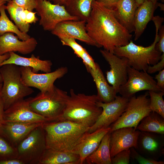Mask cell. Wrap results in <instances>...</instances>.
I'll use <instances>...</instances> for the list:
<instances>
[{"label": "cell", "mask_w": 164, "mask_h": 164, "mask_svg": "<svg viewBox=\"0 0 164 164\" xmlns=\"http://www.w3.org/2000/svg\"><path fill=\"white\" fill-rule=\"evenodd\" d=\"M86 27L98 48L103 47L112 53L116 47L128 44L132 38V35L117 20L112 10L96 0L92 3Z\"/></svg>", "instance_id": "6da1fadb"}, {"label": "cell", "mask_w": 164, "mask_h": 164, "mask_svg": "<svg viewBox=\"0 0 164 164\" xmlns=\"http://www.w3.org/2000/svg\"><path fill=\"white\" fill-rule=\"evenodd\" d=\"M47 148L73 152L90 127L68 120L49 121L42 125Z\"/></svg>", "instance_id": "7a4b0ae2"}, {"label": "cell", "mask_w": 164, "mask_h": 164, "mask_svg": "<svg viewBox=\"0 0 164 164\" xmlns=\"http://www.w3.org/2000/svg\"><path fill=\"white\" fill-rule=\"evenodd\" d=\"M163 19L159 16H154L152 19L156 34L151 45L147 47L137 45L131 40L128 44L116 47L113 53L119 57L127 59L129 66L139 71L147 72L149 66L155 64L161 58L162 53L157 50L156 45L159 40V29Z\"/></svg>", "instance_id": "3957f363"}, {"label": "cell", "mask_w": 164, "mask_h": 164, "mask_svg": "<svg viewBox=\"0 0 164 164\" xmlns=\"http://www.w3.org/2000/svg\"><path fill=\"white\" fill-rule=\"evenodd\" d=\"M70 93L63 113L57 120H68L90 127L102 111L98 106L100 101L97 96L76 94L73 89H70Z\"/></svg>", "instance_id": "277c9868"}, {"label": "cell", "mask_w": 164, "mask_h": 164, "mask_svg": "<svg viewBox=\"0 0 164 164\" xmlns=\"http://www.w3.org/2000/svg\"><path fill=\"white\" fill-rule=\"evenodd\" d=\"M0 72L3 80L0 99L5 110L34 92L32 88L23 83L20 66L5 64L0 67Z\"/></svg>", "instance_id": "5b68a950"}, {"label": "cell", "mask_w": 164, "mask_h": 164, "mask_svg": "<svg viewBox=\"0 0 164 164\" xmlns=\"http://www.w3.org/2000/svg\"><path fill=\"white\" fill-rule=\"evenodd\" d=\"M69 96L66 91L55 86L52 90L40 92L27 100L31 110L52 121L57 120L62 115Z\"/></svg>", "instance_id": "8992f818"}, {"label": "cell", "mask_w": 164, "mask_h": 164, "mask_svg": "<svg viewBox=\"0 0 164 164\" xmlns=\"http://www.w3.org/2000/svg\"><path fill=\"white\" fill-rule=\"evenodd\" d=\"M148 93L129 99L126 107L118 118L110 126V132L122 127L136 128L140 121L152 111Z\"/></svg>", "instance_id": "52a82bcc"}, {"label": "cell", "mask_w": 164, "mask_h": 164, "mask_svg": "<svg viewBox=\"0 0 164 164\" xmlns=\"http://www.w3.org/2000/svg\"><path fill=\"white\" fill-rule=\"evenodd\" d=\"M42 125L33 130L16 147L17 159L24 164H39L47 149Z\"/></svg>", "instance_id": "ba28073f"}, {"label": "cell", "mask_w": 164, "mask_h": 164, "mask_svg": "<svg viewBox=\"0 0 164 164\" xmlns=\"http://www.w3.org/2000/svg\"><path fill=\"white\" fill-rule=\"evenodd\" d=\"M36 13L40 17L39 24L45 31H52L59 23L68 20H78L70 15L64 5L52 3L47 0H36Z\"/></svg>", "instance_id": "9c48e42d"}, {"label": "cell", "mask_w": 164, "mask_h": 164, "mask_svg": "<svg viewBox=\"0 0 164 164\" xmlns=\"http://www.w3.org/2000/svg\"><path fill=\"white\" fill-rule=\"evenodd\" d=\"M128 76L127 82L120 87L118 91L123 97L129 99L136 93L143 91H162L157 86L153 77L146 71H139L129 66Z\"/></svg>", "instance_id": "30bf717a"}, {"label": "cell", "mask_w": 164, "mask_h": 164, "mask_svg": "<svg viewBox=\"0 0 164 164\" xmlns=\"http://www.w3.org/2000/svg\"><path fill=\"white\" fill-rule=\"evenodd\" d=\"M20 67L23 83L29 87L38 89L41 93L53 90L55 81L63 77L68 71L67 67H61L52 72L38 73L33 72L31 67Z\"/></svg>", "instance_id": "8fae6325"}, {"label": "cell", "mask_w": 164, "mask_h": 164, "mask_svg": "<svg viewBox=\"0 0 164 164\" xmlns=\"http://www.w3.org/2000/svg\"><path fill=\"white\" fill-rule=\"evenodd\" d=\"M128 100L121 96H117L113 101L109 103L100 101L98 105L102 108V111L94 124L90 127L88 132L110 127L124 112Z\"/></svg>", "instance_id": "7c38bea8"}, {"label": "cell", "mask_w": 164, "mask_h": 164, "mask_svg": "<svg viewBox=\"0 0 164 164\" xmlns=\"http://www.w3.org/2000/svg\"><path fill=\"white\" fill-rule=\"evenodd\" d=\"M100 52L110 66V70L106 72L107 80L118 93L120 87L124 85L128 79V60L125 57H119L104 49L101 50Z\"/></svg>", "instance_id": "4fadbf2b"}, {"label": "cell", "mask_w": 164, "mask_h": 164, "mask_svg": "<svg viewBox=\"0 0 164 164\" xmlns=\"http://www.w3.org/2000/svg\"><path fill=\"white\" fill-rule=\"evenodd\" d=\"M164 135L140 132L138 137L136 151L149 159L159 160L164 155Z\"/></svg>", "instance_id": "5bb4252c"}, {"label": "cell", "mask_w": 164, "mask_h": 164, "mask_svg": "<svg viewBox=\"0 0 164 164\" xmlns=\"http://www.w3.org/2000/svg\"><path fill=\"white\" fill-rule=\"evenodd\" d=\"M84 20H68L58 23L52 33L57 36H66L77 39L90 45L98 48L96 43L88 34Z\"/></svg>", "instance_id": "9a60e30c"}, {"label": "cell", "mask_w": 164, "mask_h": 164, "mask_svg": "<svg viewBox=\"0 0 164 164\" xmlns=\"http://www.w3.org/2000/svg\"><path fill=\"white\" fill-rule=\"evenodd\" d=\"M4 121L24 123H40L50 121L48 119L33 111L27 100L20 101L5 110Z\"/></svg>", "instance_id": "2e32d148"}, {"label": "cell", "mask_w": 164, "mask_h": 164, "mask_svg": "<svg viewBox=\"0 0 164 164\" xmlns=\"http://www.w3.org/2000/svg\"><path fill=\"white\" fill-rule=\"evenodd\" d=\"M140 131L132 127H122L111 132L110 150L111 158L122 151L133 147L136 149Z\"/></svg>", "instance_id": "e0dca14e"}, {"label": "cell", "mask_w": 164, "mask_h": 164, "mask_svg": "<svg viewBox=\"0 0 164 164\" xmlns=\"http://www.w3.org/2000/svg\"><path fill=\"white\" fill-rule=\"evenodd\" d=\"M37 44V40L33 37L26 40H20L13 33L6 32L0 36V55L11 52L29 54L35 50Z\"/></svg>", "instance_id": "ac0fdd59"}, {"label": "cell", "mask_w": 164, "mask_h": 164, "mask_svg": "<svg viewBox=\"0 0 164 164\" xmlns=\"http://www.w3.org/2000/svg\"><path fill=\"white\" fill-rule=\"evenodd\" d=\"M43 123L4 121L0 128V133L12 145L16 148L33 130Z\"/></svg>", "instance_id": "d6986e66"}, {"label": "cell", "mask_w": 164, "mask_h": 164, "mask_svg": "<svg viewBox=\"0 0 164 164\" xmlns=\"http://www.w3.org/2000/svg\"><path fill=\"white\" fill-rule=\"evenodd\" d=\"M110 129V127L101 128L85 135L72 152L79 155L80 164H83L86 158L97 149L103 137Z\"/></svg>", "instance_id": "ffe728a7"}, {"label": "cell", "mask_w": 164, "mask_h": 164, "mask_svg": "<svg viewBox=\"0 0 164 164\" xmlns=\"http://www.w3.org/2000/svg\"><path fill=\"white\" fill-rule=\"evenodd\" d=\"M9 53V58L3 62L0 67L6 64H13L19 66L31 67L32 71L35 73L39 71L45 73L51 72L52 63L50 60H41L39 56L36 57L34 54H32L30 57H26L13 52Z\"/></svg>", "instance_id": "44dd1931"}, {"label": "cell", "mask_w": 164, "mask_h": 164, "mask_svg": "<svg viewBox=\"0 0 164 164\" xmlns=\"http://www.w3.org/2000/svg\"><path fill=\"white\" fill-rule=\"evenodd\" d=\"M138 7L135 0H120L112 9L117 20L130 33L134 31V19Z\"/></svg>", "instance_id": "7402d4cb"}, {"label": "cell", "mask_w": 164, "mask_h": 164, "mask_svg": "<svg viewBox=\"0 0 164 164\" xmlns=\"http://www.w3.org/2000/svg\"><path fill=\"white\" fill-rule=\"evenodd\" d=\"M85 67L95 83L97 91V95L100 101L105 103L113 101L118 93L114 88L108 84L99 65L97 63L95 70L87 66Z\"/></svg>", "instance_id": "603a6c76"}, {"label": "cell", "mask_w": 164, "mask_h": 164, "mask_svg": "<svg viewBox=\"0 0 164 164\" xmlns=\"http://www.w3.org/2000/svg\"><path fill=\"white\" fill-rule=\"evenodd\" d=\"M156 6L149 0H145L137 8L133 22L135 41L140 37L148 22L152 20Z\"/></svg>", "instance_id": "cb8c5ba5"}, {"label": "cell", "mask_w": 164, "mask_h": 164, "mask_svg": "<svg viewBox=\"0 0 164 164\" xmlns=\"http://www.w3.org/2000/svg\"><path fill=\"white\" fill-rule=\"evenodd\" d=\"M39 164H80V159L76 153L47 148Z\"/></svg>", "instance_id": "d4e9b609"}, {"label": "cell", "mask_w": 164, "mask_h": 164, "mask_svg": "<svg viewBox=\"0 0 164 164\" xmlns=\"http://www.w3.org/2000/svg\"><path fill=\"white\" fill-rule=\"evenodd\" d=\"M111 132L106 134L102 139L97 149L86 158L88 164H111L110 150Z\"/></svg>", "instance_id": "484cf974"}, {"label": "cell", "mask_w": 164, "mask_h": 164, "mask_svg": "<svg viewBox=\"0 0 164 164\" xmlns=\"http://www.w3.org/2000/svg\"><path fill=\"white\" fill-rule=\"evenodd\" d=\"M136 130L164 135V118L155 112L151 111L140 121Z\"/></svg>", "instance_id": "4316f807"}, {"label": "cell", "mask_w": 164, "mask_h": 164, "mask_svg": "<svg viewBox=\"0 0 164 164\" xmlns=\"http://www.w3.org/2000/svg\"><path fill=\"white\" fill-rule=\"evenodd\" d=\"M94 0H67L64 6L71 15L77 17L80 20L86 21L91 9Z\"/></svg>", "instance_id": "83f0119b"}, {"label": "cell", "mask_w": 164, "mask_h": 164, "mask_svg": "<svg viewBox=\"0 0 164 164\" xmlns=\"http://www.w3.org/2000/svg\"><path fill=\"white\" fill-rule=\"evenodd\" d=\"M5 4L0 7V36L5 33L10 32L16 34L19 39L26 40L31 37L27 33L21 32L8 18L5 12Z\"/></svg>", "instance_id": "f1b7e54d"}, {"label": "cell", "mask_w": 164, "mask_h": 164, "mask_svg": "<svg viewBox=\"0 0 164 164\" xmlns=\"http://www.w3.org/2000/svg\"><path fill=\"white\" fill-rule=\"evenodd\" d=\"M6 9L19 29L21 32L27 33L29 30V24L23 22L21 18V12L24 9L18 6L11 0L8 2Z\"/></svg>", "instance_id": "f546056e"}, {"label": "cell", "mask_w": 164, "mask_h": 164, "mask_svg": "<svg viewBox=\"0 0 164 164\" xmlns=\"http://www.w3.org/2000/svg\"><path fill=\"white\" fill-rule=\"evenodd\" d=\"M150 107L152 111L157 113L164 118V91H149Z\"/></svg>", "instance_id": "4dcf8cb0"}, {"label": "cell", "mask_w": 164, "mask_h": 164, "mask_svg": "<svg viewBox=\"0 0 164 164\" xmlns=\"http://www.w3.org/2000/svg\"><path fill=\"white\" fill-rule=\"evenodd\" d=\"M16 148L0 133V160L17 159Z\"/></svg>", "instance_id": "1f68e13d"}, {"label": "cell", "mask_w": 164, "mask_h": 164, "mask_svg": "<svg viewBox=\"0 0 164 164\" xmlns=\"http://www.w3.org/2000/svg\"><path fill=\"white\" fill-rule=\"evenodd\" d=\"M130 158L140 164H164V161L156 160L146 158L138 153L133 147L130 148Z\"/></svg>", "instance_id": "d6a6232c"}, {"label": "cell", "mask_w": 164, "mask_h": 164, "mask_svg": "<svg viewBox=\"0 0 164 164\" xmlns=\"http://www.w3.org/2000/svg\"><path fill=\"white\" fill-rule=\"evenodd\" d=\"M130 149L121 151L111 158V164H128L130 158Z\"/></svg>", "instance_id": "836d02e7"}, {"label": "cell", "mask_w": 164, "mask_h": 164, "mask_svg": "<svg viewBox=\"0 0 164 164\" xmlns=\"http://www.w3.org/2000/svg\"><path fill=\"white\" fill-rule=\"evenodd\" d=\"M11 0L18 6L30 11H33L36 7V0Z\"/></svg>", "instance_id": "e575fe53"}, {"label": "cell", "mask_w": 164, "mask_h": 164, "mask_svg": "<svg viewBox=\"0 0 164 164\" xmlns=\"http://www.w3.org/2000/svg\"><path fill=\"white\" fill-rule=\"evenodd\" d=\"M79 57L81 59L85 66H87L93 70L96 69L97 63L95 62L94 59L86 50Z\"/></svg>", "instance_id": "d590c367"}, {"label": "cell", "mask_w": 164, "mask_h": 164, "mask_svg": "<svg viewBox=\"0 0 164 164\" xmlns=\"http://www.w3.org/2000/svg\"><path fill=\"white\" fill-rule=\"evenodd\" d=\"M164 67V53L162 54L161 59L157 63L152 66H149L147 72L149 74L154 73L162 70Z\"/></svg>", "instance_id": "8d00e7d4"}, {"label": "cell", "mask_w": 164, "mask_h": 164, "mask_svg": "<svg viewBox=\"0 0 164 164\" xmlns=\"http://www.w3.org/2000/svg\"><path fill=\"white\" fill-rule=\"evenodd\" d=\"M158 33L159 40L156 45V48L161 53H164V26H161Z\"/></svg>", "instance_id": "74e56055"}, {"label": "cell", "mask_w": 164, "mask_h": 164, "mask_svg": "<svg viewBox=\"0 0 164 164\" xmlns=\"http://www.w3.org/2000/svg\"><path fill=\"white\" fill-rule=\"evenodd\" d=\"M156 80V84L158 87L162 91H164V69L159 72L155 76Z\"/></svg>", "instance_id": "f35d334b"}, {"label": "cell", "mask_w": 164, "mask_h": 164, "mask_svg": "<svg viewBox=\"0 0 164 164\" xmlns=\"http://www.w3.org/2000/svg\"><path fill=\"white\" fill-rule=\"evenodd\" d=\"M36 12L26 9L25 22L29 24L36 23L38 20V19L36 16Z\"/></svg>", "instance_id": "ab89813d"}, {"label": "cell", "mask_w": 164, "mask_h": 164, "mask_svg": "<svg viewBox=\"0 0 164 164\" xmlns=\"http://www.w3.org/2000/svg\"><path fill=\"white\" fill-rule=\"evenodd\" d=\"M106 7L112 9L120 0H96Z\"/></svg>", "instance_id": "60d3db41"}, {"label": "cell", "mask_w": 164, "mask_h": 164, "mask_svg": "<svg viewBox=\"0 0 164 164\" xmlns=\"http://www.w3.org/2000/svg\"><path fill=\"white\" fill-rule=\"evenodd\" d=\"M0 164H24L17 159L0 160Z\"/></svg>", "instance_id": "b9f144b4"}, {"label": "cell", "mask_w": 164, "mask_h": 164, "mask_svg": "<svg viewBox=\"0 0 164 164\" xmlns=\"http://www.w3.org/2000/svg\"><path fill=\"white\" fill-rule=\"evenodd\" d=\"M5 110L3 103L0 99V128L4 122L3 115Z\"/></svg>", "instance_id": "7bdbcfd3"}, {"label": "cell", "mask_w": 164, "mask_h": 164, "mask_svg": "<svg viewBox=\"0 0 164 164\" xmlns=\"http://www.w3.org/2000/svg\"><path fill=\"white\" fill-rule=\"evenodd\" d=\"M67 0H48L52 2L53 4L60 5H64Z\"/></svg>", "instance_id": "ee69618b"}, {"label": "cell", "mask_w": 164, "mask_h": 164, "mask_svg": "<svg viewBox=\"0 0 164 164\" xmlns=\"http://www.w3.org/2000/svg\"><path fill=\"white\" fill-rule=\"evenodd\" d=\"M10 54L7 53L2 55H0V65L5 60L9 58Z\"/></svg>", "instance_id": "f6af8a7d"}, {"label": "cell", "mask_w": 164, "mask_h": 164, "mask_svg": "<svg viewBox=\"0 0 164 164\" xmlns=\"http://www.w3.org/2000/svg\"><path fill=\"white\" fill-rule=\"evenodd\" d=\"M11 0H0V7L7 2H8Z\"/></svg>", "instance_id": "bcb514c9"}, {"label": "cell", "mask_w": 164, "mask_h": 164, "mask_svg": "<svg viewBox=\"0 0 164 164\" xmlns=\"http://www.w3.org/2000/svg\"><path fill=\"white\" fill-rule=\"evenodd\" d=\"M135 2L138 6L142 4L145 0H135Z\"/></svg>", "instance_id": "7dc6e473"}, {"label": "cell", "mask_w": 164, "mask_h": 164, "mask_svg": "<svg viewBox=\"0 0 164 164\" xmlns=\"http://www.w3.org/2000/svg\"><path fill=\"white\" fill-rule=\"evenodd\" d=\"M149 0L152 2L154 5H157V1L159 0Z\"/></svg>", "instance_id": "c3c4849f"}, {"label": "cell", "mask_w": 164, "mask_h": 164, "mask_svg": "<svg viewBox=\"0 0 164 164\" xmlns=\"http://www.w3.org/2000/svg\"><path fill=\"white\" fill-rule=\"evenodd\" d=\"M3 82L2 78V75L0 72V83H2Z\"/></svg>", "instance_id": "681fc988"}, {"label": "cell", "mask_w": 164, "mask_h": 164, "mask_svg": "<svg viewBox=\"0 0 164 164\" xmlns=\"http://www.w3.org/2000/svg\"><path fill=\"white\" fill-rule=\"evenodd\" d=\"M2 83H0V92L2 87Z\"/></svg>", "instance_id": "f907efd6"}]
</instances>
